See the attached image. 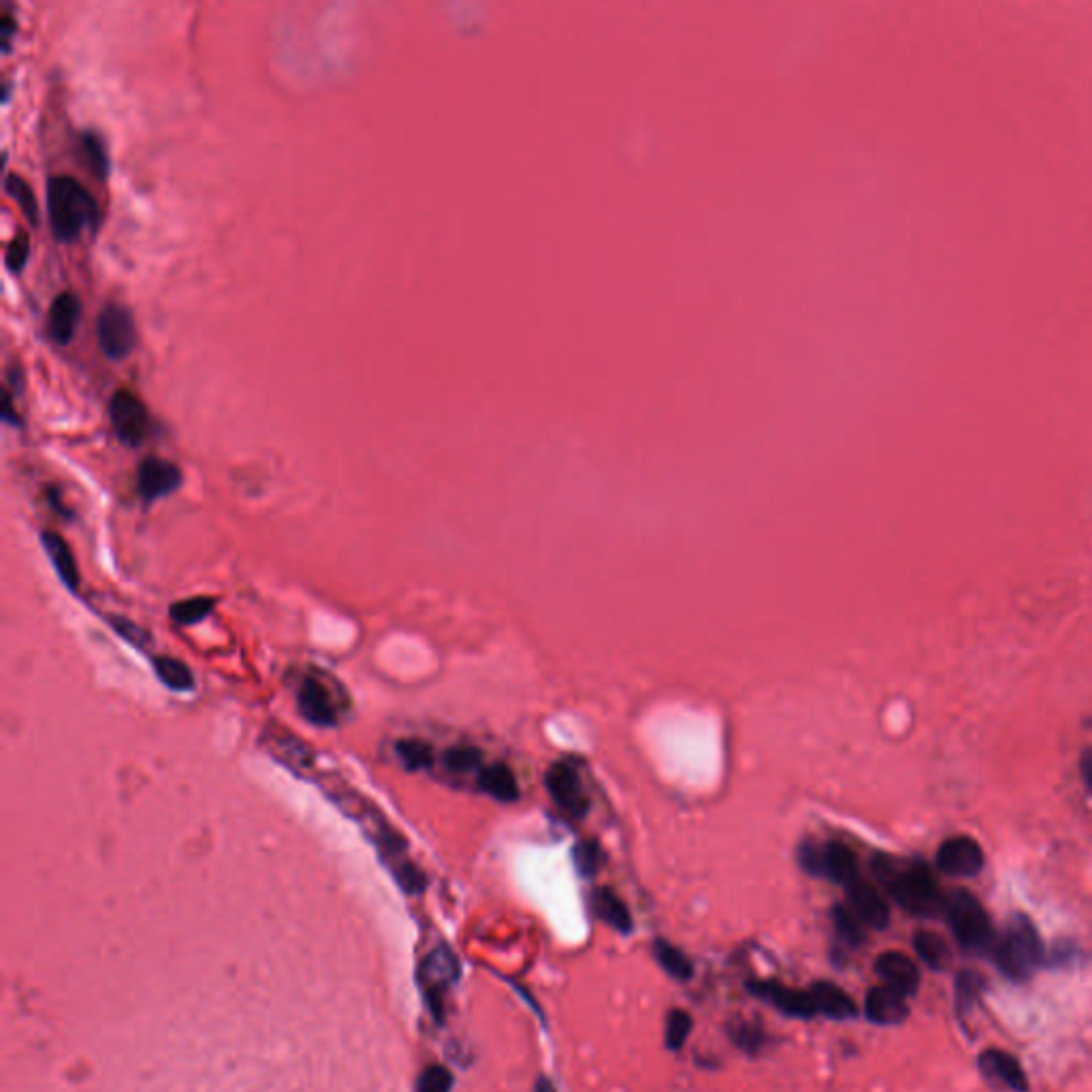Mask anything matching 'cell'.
Masks as SVG:
<instances>
[{"label":"cell","mask_w":1092,"mask_h":1092,"mask_svg":"<svg viewBox=\"0 0 1092 1092\" xmlns=\"http://www.w3.org/2000/svg\"><path fill=\"white\" fill-rule=\"evenodd\" d=\"M877 877L886 884L898 907L913 916H937L945 907L939 884L924 862H898L888 856H877L873 862Z\"/></svg>","instance_id":"cell-1"},{"label":"cell","mask_w":1092,"mask_h":1092,"mask_svg":"<svg viewBox=\"0 0 1092 1092\" xmlns=\"http://www.w3.org/2000/svg\"><path fill=\"white\" fill-rule=\"evenodd\" d=\"M47 210L52 229L60 242L75 239L99 220V207L90 192L69 175H54L47 182Z\"/></svg>","instance_id":"cell-2"},{"label":"cell","mask_w":1092,"mask_h":1092,"mask_svg":"<svg viewBox=\"0 0 1092 1092\" xmlns=\"http://www.w3.org/2000/svg\"><path fill=\"white\" fill-rule=\"evenodd\" d=\"M992 956L1007 977L1016 982L1029 979L1043 960V945L1035 924L1022 913L1014 916L1003 937L997 939Z\"/></svg>","instance_id":"cell-3"},{"label":"cell","mask_w":1092,"mask_h":1092,"mask_svg":"<svg viewBox=\"0 0 1092 1092\" xmlns=\"http://www.w3.org/2000/svg\"><path fill=\"white\" fill-rule=\"evenodd\" d=\"M943 913L958 943L973 954H992L997 937L990 918L977 898L967 890H956L945 898Z\"/></svg>","instance_id":"cell-4"},{"label":"cell","mask_w":1092,"mask_h":1092,"mask_svg":"<svg viewBox=\"0 0 1092 1092\" xmlns=\"http://www.w3.org/2000/svg\"><path fill=\"white\" fill-rule=\"evenodd\" d=\"M459 979V962L448 948H436L419 969V982L425 994L427 1007L431 1016L442 1022L444 1018V997L451 986Z\"/></svg>","instance_id":"cell-5"},{"label":"cell","mask_w":1092,"mask_h":1092,"mask_svg":"<svg viewBox=\"0 0 1092 1092\" xmlns=\"http://www.w3.org/2000/svg\"><path fill=\"white\" fill-rule=\"evenodd\" d=\"M96 335L109 359L118 361L128 357L137 344L133 312L120 303H107L96 318Z\"/></svg>","instance_id":"cell-6"},{"label":"cell","mask_w":1092,"mask_h":1092,"mask_svg":"<svg viewBox=\"0 0 1092 1092\" xmlns=\"http://www.w3.org/2000/svg\"><path fill=\"white\" fill-rule=\"evenodd\" d=\"M109 419L116 436L128 446L141 444L150 431V416L143 402L126 389L114 393L109 402Z\"/></svg>","instance_id":"cell-7"},{"label":"cell","mask_w":1092,"mask_h":1092,"mask_svg":"<svg viewBox=\"0 0 1092 1092\" xmlns=\"http://www.w3.org/2000/svg\"><path fill=\"white\" fill-rule=\"evenodd\" d=\"M297 709L306 721L316 728H333L340 721V709L331 687L316 677L308 674L297 689Z\"/></svg>","instance_id":"cell-8"},{"label":"cell","mask_w":1092,"mask_h":1092,"mask_svg":"<svg viewBox=\"0 0 1092 1092\" xmlns=\"http://www.w3.org/2000/svg\"><path fill=\"white\" fill-rule=\"evenodd\" d=\"M544 783L551 798L555 800V805L561 811H566L572 817H583L587 813L589 800L583 792L581 779H578L576 770L570 764L566 762L553 764L549 770H546Z\"/></svg>","instance_id":"cell-9"},{"label":"cell","mask_w":1092,"mask_h":1092,"mask_svg":"<svg viewBox=\"0 0 1092 1092\" xmlns=\"http://www.w3.org/2000/svg\"><path fill=\"white\" fill-rule=\"evenodd\" d=\"M937 866L950 877H975L984 869V849L975 839L958 834L941 843Z\"/></svg>","instance_id":"cell-10"},{"label":"cell","mask_w":1092,"mask_h":1092,"mask_svg":"<svg viewBox=\"0 0 1092 1092\" xmlns=\"http://www.w3.org/2000/svg\"><path fill=\"white\" fill-rule=\"evenodd\" d=\"M749 992L753 994V997L766 1001L773 1005L775 1009H779L781 1014L790 1016V1018H800V1020H809L813 1016H817V1009H815V1003H813V994L811 990H794V988H788L779 982H749L747 984Z\"/></svg>","instance_id":"cell-11"},{"label":"cell","mask_w":1092,"mask_h":1092,"mask_svg":"<svg viewBox=\"0 0 1092 1092\" xmlns=\"http://www.w3.org/2000/svg\"><path fill=\"white\" fill-rule=\"evenodd\" d=\"M182 480L184 474L173 461L148 457L137 470V491L143 502H156L175 493L182 485Z\"/></svg>","instance_id":"cell-12"},{"label":"cell","mask_w":1092,"mask_h":1092,"mask_svg":"<svg viewBox=\"0 0 1092 1092\" xmlns=\"http://www.w3.org/2000/svg\"><path fill=\"white\" fill-rule=\"evenodd\" d=\"M845 890H847V901H849L847 907L856 913V918L866 928L884 930L890 924V907L884 901V896L871 884H866L860 877Z\"/></svg>","instance_id":"cell-13"},{"label":"cell","mask_w":1092,"mask_h":1092,"mask_svg":"<svg viewBox=\"0 0 1092 1092\" xmlns=\"http://www.w3.org/2000/svg\"><path fill=\"white\" fill-rule=\"evenodd\" d=\"M875 973L884 986L905 994V997H913L920 986V969L903 952H884L875 960Z\"/></svg>","instance_id":"cell-14"},{"label":"cell","mask_w":1092,"mask_h":1092,"mask_svg":"<svg viewBox=\"0 0 1092 1092\" xmlns=\"http://www.w3.org/2000/svg\"><path fill=\"white\" fill-rule=\"evenodd\" d=\"M864 1014L879 1026H896L909 1016L907 997L888 986H875L866 992Z\"/></svg>","instance_id":"cell-15"},{"label":"cell","mask_w":1092,"mask_h":1092,"mask_svg":"<svg viewBox=\"0 0 1092 1092\" xmlns=\"http://www.w3.org/2000/svg\"><path fill=\"white\" fill-rule=\"evenodd\" d=\"M979 1071L1014 1092H1026L1029 1090V1082H1026V1073L1022 1065L1016 1061V1056L1003 1052V1050H986L979 1054Z\"/></svg>","instance_id":"cell-16"},{"label":"cell","mask_w":1092,"mask_h":1092,"mask_svg":"<svg viewBox=\"0 0 1092 1092\" xmlns=\"http://www.w3.org/2000/svg\"><path fill=\"white\" fill-rule=\"evenodd\" d=\"M820 877L841 884L843 888L860 879L856 854L843 843H826L820 854Z\"/></svg>","instance_id":"cell-17"},{"label":"cell","mask_w":1092,"mask_h":1092,"mask_svg":"<svg viewBox=\"0 0 1092 1092\" xmlns=\"http://www.w3.org/2000/svg\"><path fill=\"white\" fill-rule=\"evenodd\" d=\"M41 544H43L47 559L54 566V570H56L58 578L62 581V585L75 593L79 589V585H82V576H79L77 561L73 557V551H71V546L67 544V540H64L56 532H43L41 534Z\"/></svg>","instance_id":"cell-18"},{"label":"cell","mask_w":1092,"mask_h":1092,"mask_svg":"<svg viewBox=\"0 0 1092 1092\" xmlns=\"http://www.w3.org/2000/svg\"><path fill=\"white\" fill-rule=\"evenodd\" d=\"M813 1003L817 1009V1016H826L830 1020H849L858 1016V1007L849 994L832 982H817L811 988Z\"/></svg>","instance_id":"cell-19"},{"label":"cell","mask_w":1092,"mask_h":1092,"mask_svg":"<svg viewBox=\"0 0 1092 1092\" xmlns=\"http://www.w3.org/2000/svg\"><path fill=\"white\" fill-rule=\"evenodd\" d=\"M82 312V301L75 293H60L50 308V335L58 344H69L73 340L77 320Z\"/></svg>","instance_id":"cell-20"},{"label":"cell","mask_w":1092,"mask_h":1092,"mask_svg":"<svg viewBox=\"0 0 1092 1092\" xmlns=\"http://www.w3.org/2000/svg\"><path fill=\"white\" fill-rule=\"evenodd\" d=\"M591 903H593L596 916L604 924H608L610 928H615L617 933H623V935L632 933V928H634L632 913H630L628 905L621 901V898L613 890H610V888L596 890Z\"/></svg>","instance_id":"cell-21"},{"label":"cell","mask_w":1092,"mask_h":1092,"mask_svg":"<svg viewBox=\"0 0 1092 1092\" xmlns=\"http://www.w3.org/2000/svg\"><path fill=\"white\" fill-rule=\"evenodd\" d=\"M478 785L485 794L493 796L500 802H515L521 794L515 775H512V770L504 764H491L480 770Z\"/></svg>","instance_id":"cell-22"},{"label":"cell","mask_w":1092,"mask_h":1092,"mask_svg":"<svg viewBox=\"0 0 1092 1092\" xmlns=\"http://www.w3.org/2000/svg\"><path fill=\"white\" fill-rule=\"evenodd\" d=\"M913 948L926 967L935 969V971H943L950 967L952 950L945 943V939L939 937L937 933H930V930H918L913 937Z\"/></svg>","instance_id":"cell-23"},{"label":"cell","mask_w":1092,"mask_h":1092,"mask_svg":"<svg viewBox=\"0 0 1092 1092\" xmlns=\"http://www.w3.org/2000/svg\"><path fill=\"white\" fill-rule=\"evenodd\" d=\"M152 666L156 670V677L165 687L173 692H190L195 687V674H192V670L182 660L158 655L152 660Z\"/></svg>","instance_id":"cell-24"},{"label":"cell","mask_w":1092,"mask_h":1092,"mask_svg":"<svg viewBox=\"0 0 1092 1092\" xmlns=\"http://www.w3.org/2000/svg\"><path fill=\"white\" fill-rule=\"evenodd\" d=\"M653 954H655V960L660 962V967L674 979L679 982H687L694 977V965L692 960L679 950L674 948L672 943L664 941V939H657L653 943Z\"/></svg>","instance_id":"cell-25"},{"label":"cell","mask_w":1092,"mask_h":1092,"mask_svg":"<svg viewBox=\"0 0 1092 1092\" xmlns=\"http://www.w3.org/2000/svg\"><path fill=\"white\" fill-rule=\"evenodd\" d=\"M214 606H216L214 598L195 596V598H186V600L175 602L171 606V610H169V615L180 625H195V623L203 621L212 613Z\"/></svg>","instance_id":"cell-26"},{"label":"cell","mask_w":1092,"mask_h":1092,"mask_svg":"<svg viewBox=\"0 0 1092 1092\" xmlns=\"http://www.w3.org/2000/svg\"><path fill=\"white\" fill-rule=\"evenodd\" d=\"M395 753L399 762L416 773V770H427L433 764V749L429 743L421 741V738H402L395 745Z\"/></svg>","instance_id":"cell-27"},{"label":"cell","mask_w":1092,"mask_h":1092,"mask_svg":"<svg viewBox=\"0 0 1092 1092\" xmlns=\"http://www.w3.org/2000/svg\"><path fill=\"white\" fill-rule=\"evenodd\" d=\"M832 922H834V930H837L839 939L849 945V948H858L860 943H864V924L856 918V913L847 907V905H839L832 909Z\"/></svg>","instance_id":"cell-28"},{"label":"cell","mask_w":1092,"mask_h":1092,"mask_svg":"<svg viewBox=\"0 0 1092 1092\" xmlns=\"http://www.w3.org/2000/svg\"><path fill=\"white\" fill-rule=\"evenodd\" d=\"M5 188L9 195L18 201V205L22 207L24 216L32 222L37 224L39 220V212H37V199H35V192H32V188L28 186L26 180H22L18 173H9L7 180H5Z\"/></svg>","instance_id":"cell-29"},{"label":"cell","mask_w":1092,"mask_h":1092,"mask_svg":"<svg viewBox=\"0 0 1092 1092\" xmlns=\"http://www.w3.org/2000/svg\"><path fill=\"white\" fill-rule=\"evenodd\" d=\"M480 760H483V753L472 745H457L444 751V766L457 775L472 773L480 766Z\"/></svg>","instance_id":"cell-30"},{"label":"cell","mask_w":1092,"mask_h":1092,"mask_svg":"<svg viewBox=\"0 0 1092 1092\" xmlns=\"http://www.w3.org/2000/svg\"><path fill=\"white\" fill-rule=\"evenodd\" d=\"M692 1033V1018L683 1009H672L666 1020V1046L670 1050H681Z\"/></svg>","instance_id":"cell-31"},{"label":"cell","mask_w":1092,"mask_h":1092,"mask_svg":"<svg viewBox=\"0 0 1092 1092\" xmlns=\"http://www.w3.org/2000/svg\"><path fill=\"white\" fill-rule=\"evenodd\" d=\"M574 864L578 873L591 877L604 866V852L596 841H581L574 847Z\"/></svg>","instance_id":"cell-32"},{"label":"cell","mask_w":1092,"mask_h":1092,"mask_svg":"<svg viewBox=\"0 0 1092 1092\" xmlns=\"http://www.w3.org/2000/svg\"><path fill=\"white\" fill-rule=\"evenodd\" d=\"M984 990V979L973 971H962L956 979V1001L958 1011H967L973 1007Z\"/></svg>","instance_id":"cell-33"},{"label":"cell","mask_w":1092,"mask_h":1092,"mask_svg":"<svg viewBox=\"0 0 1092 1092\" xmlns=\"http://www.w3.org/2000/svg\"><path fill=\"white\" fill-rule=\"evenodd\" d=\"M453 1075L442 1065H429L419 1080H416V1092H451Z\"/></svg>","instance_id":"cell-34"},{"label":"cell","mask_w":1092,"mask_h":1092,"mask_svg":"<svg viewBox=\"0 0 1092 1092\" xmlns=\"http://www.w3.org/2000/svg\"><path fill=\"white\" fill-rule=\"evenodd\" d=\"M730 1035H732V1041L743 1048L745 1052L749 1054H756L762 1046H764V1035H762V1029L758 1024L753 1022H736L732 1029H730Z\"/></svg>","instance_id":"cell-35"},{"label":"cell","mask_w":1092,"mask_h":1092,"mask_svg":"<svg viewBox=\"0 0 1092 1092\" xmlns=\"http://www.w3.org/2000/svg\"><path fill=\"white\" fill-rule=\"evenodd\" d=\"M82 146H84V154L88 158V165L94 169L96 175H105L107 173V156H105V150H103V141L96 137V135H84L82 137Z\"/></svg>","instance_id":"cell-36"},{"label":"cell","mask_w":1092,"mask_h":1092,"mask_svg":"<svg viewBox=\"0 0 1092 1092\" xmlns=\"http://www.w3.org/2000/svg\"><path fill=\"white\" fill-rule=\"evenodd\" d=\"M28 254H30V242H28V235H26L24 231H20V233H15V237H13V239L9 242V246H7V256H5V261H7L9 271L20 274V271L24 269L26 261H28Z\"/></svg>","instance_id":"cell-37"},{"label":"cell","mask_w":1092,"mask_h":1092,"mask_svg":"<svg viewBox=\"0 0 1092 1092\" xmlns=\"http://www.w3.org/2000/svg\"><path fill=\"white\" fill-rule=\"evenodd\" d=\"M109 621H111L109 625H111V628H114L124 640H128V642H131V645H135L137 649H143V647L150 645V634H148L143 628H139L137 623L128 621V619H124V617H111Z\"/></svg>","instance_id":"cell-38"},{"label":"cell","mask_w":1092,"mask_h":1092,"mask_svg":"<svg viewBox=\"0 0 1092 1092\" xmlns=\"http://www.w3.org/2000/svg\"><path fill=\"white\" fill-rule=\"evenodd\" d=\"M1080 770H1082V779L1092 796V747L1084 749L1082 751V758H1080Z\"/></svg>","instance_id":"cell-39"},{"label":"cell","mask_w":1092,"mask_h":1092,"mask_svg":"<svg viewBox=\"0 0 1092 1092\" xmlns=\"http://www.w3.org/2000/svg\"><path fill=\"white\" fill-rule=\"evenodd\" d=\"M0 24H3V45H5V50H7V47H9V39H11V32H13L15 24H13L11 15H7V13L3 15V20H0Z\"/></svg>","instance_id":"cell-40"},{"label":"cell","mask_w":1092,"mask_h":1092,"mask_svg":"<svg viewBox=\"0 0 1092 1092\" xmlns=\"http://www.w3.org/2000/svg\"><path fill=\"white\" fill-rule=\"evenodd\" d=\"M534 1092H557L553 1082L549 1078H538L536 1080V1086H534Z\"/></svg>","instance_id":"cell-41"}]
</instances>
